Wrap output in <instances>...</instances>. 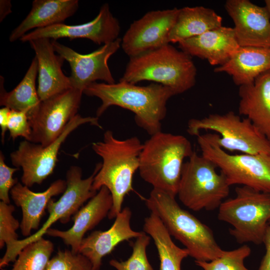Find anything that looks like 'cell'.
Here are the masks:
<instances>
[{"label":"cell","instance_id":"1","mask_svg":"<svg viewBox=\"0 0 270 270\" xmlns=\"http://www.w3.org/2000/svg\"><path fill=\"white\" fill-rule=\"evenodd\" d=\"M83 94L101 100L96 117L111 106L121 107L132 112L136 124L150 136L162 131L167 102L176 95L172 88L160 84L140 86L120 81L112 84L94 82L84 90Z\"/></svg>","mask_w":270,"mask_h":270},{"label":"cell","instance_id":"2","mask_svg":"<svg viewBox=\"0 0 270 270\" xmlns=\"http://www.w3.org/2000/svg\"><path fill=\"white\" fill-rule=\"evenodd\" d=\"M142 148L138 138L119 140L110 130L104 132L102 141L92 144V150L102 160L94 177L92 190L96 192L106 186L110 192L113 204L108 216L110 220L122 211L125 196L133 190V176L138 170Z\"/></svg>","mask_w":270,"mask_h":270},{"label":"cell","instance_id":"3","mask_svg":"<svg viewBox=\"0 0 270 270\" xmlns=\"http://www.w3.org/2000/svg\"><path fill=\"white\" fill-rule=\"evenodd\" d=\"M176 196L154 188L146 205L160 218L170 236L182 244L195 260L210 261L224 254L212 230L177 202Z\"/></svg>","mask_w":270,"mask_h":270},{"label":"cell","instance_id":"4","mask_svg":"<svg viewBox=\"0 0 270 270\" xmlns=\"http://www.w3.org/2000/svg\"><path fill=\"white\" fill-rule=\"evenodd\" d=\"M196 68L192 56L170 44L130 57L120 82L150 80L172 88L176 94L192 88Z\"/></svg>","mask_w":270,"mask_h":270},{"label":"cell","instance_id":"5","mask_svg":"<svg viewBox=\"0 0 270 270\" xmlns=\"http://www.w3.org/2000/svg\"><path fill=\"white\" fill-rule=\"evenodd\" d=\"M184 136L160 131L143 144L138 170L154 188L177 195L184 160L194 153Z\"/></svg>","mask_w":270,"mask_h":270},{"label":"cell","instance_id":"6","mask_svg":"<svg viewBox=\"0 0 270 270\" xmlns=\"http://www.w3.org/2000/svg\"><path fill=\"white\" fill-rule=\"evenodd\" d=\"M235 192L234 197L225 200L218 208V220L231 226L229 232L238 243L262 244L270 220V193L242 186Z\"/></svg>","mask_w":270,"mask_h":270},{"label":"cell","instance_id":"7","mask_svg":"<svg viewBox=\"0 0 270 270\" xmlns=\"http://www.w3.org/2000/svg\"><path fill=\"white\" fill-rule=\"evenodd\" d=\"M216 165L194 151L184 162L177 195L180 202L194 211L218 208L229 194L226 176Z\"/></svg>","mask_w":270,"mask_h":270},{"label":"cell","instance_id":"8","mask_svg":"<svg viewBox=\"0 0 270 270\" xmlns=\"http://www.w3.org/2000/svg\"><path fill=\"white\" fill-rule=\"evenodd\" d=\"M196 137L202 155L220 169L230 186L270 193V154H232L217 144L212 133H200Z\"/></svg>","mask_w":270,"mask_h":270},{"label":"cell","instance_id":"9","mask_svg":"<svg viewBox=\"0 0 270 270\" xmlns=\"http://www.w3.org/2000/svg\"><path fill=\"white\" fill-rule=\"evenodd\" d=\"M101 163L96 166L93 173L86 178H82V170L76 166H70L66 173V188L57 201L52 198L47 206L49 214L46 222L34 234L22 240H18L6 246V250L0 260V268L14 262L20 251L28 244L43 238L44 234L56 222L67 224L71 217L92 198L96 192L92 190V184L96 174L100 170Z\"/></svg>","mask_w":270,"mask_h":270},{"label":"cell","instance_id":"10","mask_svg":"<svg viewBox=\"0 0 270 270\" xmlns=\"http://www.w3.org/2000/svg\"><path fill=\"white\" fill-rule=\"evenodd\" d=\"M212 130L217 144L224 150L242 154H270V142L247 118L232 111L212 114L201 118H191L187 132L197 136L200 131Z\"/></svg>","mask_w":270,"mask_h":270},{"label":"cell","instance_id":"11","mask_svg":"<svg viewBox=\"0 0 270 270\" xmlns=\"http://www.w3.org/2000/svg\"><path fill=\"white\" fill-rule=\"evenodd\" d=\"M89 124L102 129L98 117H82L77 114L68 123L62 134L47 146L25 140L10 154L12 163L16 168H22V184L32 187L40 184L54 172L58 160L61 146L70 134L79 126Z\"/></svg>","mask_w":270,"mask_h":270},{"label":"cell","instance_id":"12","mask_svg":"<svg viewBox=\"0 0 270 270\" xmlns=\"http://www.w3.org/2000/svg\"><path fill=\"white\" fill-rule=\"evenodd\" d=\"M83 92L70 88L41 101L34 115L29 120L30 142L47 146L63 132L77 114Z\"/></svg>","mask_w":270,"mask_h":270},{"label":"cell","instance_id":"13","mask_svg":"<svg viewBox=\"0 0 270 270\" xmlns=\"http://www.w3.org/2000/svg\"><path fill=\"white\" fill-rule=\"evenodd\" d=\"M56 52L69 64L72 86L82 91L97 80L112 84L116 81L108 66V60L121 46L122 38L104 44L88 54H81L57 40H51Z\"/></svg>","mask_w":270,"mask_h":270},{"label":"cell","instance_id":"14","mask_svg":"<svg viewBox=\"0 0 270 270\" xmlns=\"http://www.w3.org/2000/svg\"><path fill=\"white\" fill-rule=\"evenodd\" d=\"M178 11L176 8L152 10L134 20L122 38L126 54L132 57L169 44V34Z\"/></svg>","mask_w":270,"mask_h":270},{"label":"cell","instance_id":"15","mask_svg":"<svg viewBox=\"0 0 270 270\" xmlns=\"http://www.w3.org/2000/svg\"><path fill=\"white\" fill-rule=\"evenodd\" d=\"M120 31V22L106 3L100 7L96 17L88 22L78 25L62 23L37 28L27 33L20 40L24 42L42 38L54 40L60 38H87L98 44L104 45L119 38Z\"/></svg>","mask_w":270,"mask_h":270},{"label":"cell","instance_id":"16","mask_svg":"<svg viewBox=\"0 0 270 270\" xmlns=\"http://www.w3.org/2000/svg\"><path fill=\"white\" fill-rule=\"evenodd\" d=\"M224 8L234 22L240 46L270 48V16L266 6L248 0H228Z\"/></svg>","mask_w":270,"mask_h":270},{"label":"cell","instance_id":"17","mask_svg":"<svg viewBox=\"0 0 270 270\" xmlns=\"http://www.w3.org/2000/svg\"><path fill=\"white\" fill-rule=\"evenodd\" d=\"M132 212L125 207L115 218L112 225L104 231L95 230L84 238L78 253L85 256L92 263L94 270H99L102 258L111 253L120 242L137 238L142 233L132 229Z\"/></svg>","mask_w":270,"mask_h":270},{"label":"cell","instance_id":"18","mask_svg":"<svg viewBox=\"0 0 270 270\" xmlns=\"http://www.w3.org/2000/svg\"><path fill=\"white\" fill-rule=\"evenodd\" d=\"M112 194L107 188L102 186L88 203L74 215V224L66 230L50 228L46 234L61 238L71 247L74 253H78L85 234L94 228L108 214L112 206Z\"/></svg>","mask_w":270,"mask_h":270},{"label":"cell","instance_id":"19","mask_svg":"<svg viewBox=\"0 0 270 270\" xmlns=\"http://www.w3.org/2000/svg\"><path fill=\"white\" fill-rule=\"evenodd\" d=\"M36 54L38 65V97L41 101L70 88V77L62 72L65 60L56 54L51 40L38 38L28 42Z\"/></svg>","mask_w":270,"mask_h":270},{"label":"cell","instance_id":"20","mask_svg":"<svg viewBox=\"0 0 270 270\" xmlns=\"http://www.w3.org/2000/svg\"><path fill=\"white\" fill-rule=\"evenodd\" d=\"M190 56L207 60L210 64H225L240 48L233 28L222 26L178 42Z\"/></svg>","mask_w":270,"mask_h":270},{"label":"cell","instance_id":"21","mask_svg":"<svg viewBox=\"0 0 270 270\" xmlns=\"http://www.w3.org/2000/svg\"><path fill=\"white\" fill-rule=\"evenodd\" d=\"M66 188V180L58 179L42 192H34L19 182L11 189L10 196L22 211L20 228L22 236L28 237L32 230L40 229V220L48 203L53 196L63 194Z\"/></svg>","mask_w":270,"mask_h":270},{"label":"cell","instance_id":"22","mask_svg":"<svg viewBox=\"0 0 270 270\" xmlns=\"http://www.w3.org/2000/svg\"><path fill=\"white\" fill-rule=\"evenodd\" d=\"M238 113L248 118L270 142V70L252 84L239 86Z\"/></svg>","mask_w":270,"mask_h":270},{"label":"cell","instance_id":"23","mask_svg":"<svg viewBox=\"0 0 270 270\" xmlns=\"http://www.w3.org/2000/svg\"><path fill=\"white\" fill-rule=\"evenodd\" d=\"M78 0H34L25 18L10 33V42L20 40L32 29L62 24L78 8Z\"/></svg>","mask_w":270,"mask_h":270},{"label":"cell","instance_id":"24","mask_svg":"<svg viewBox=\"0 0 270 270\" xmlns=\"http://www.w3.org/2000/svg\"><path fill=\"white\" fill-rule=\"evenodd\" d=\"M270 70V48L240 46L224 64L214 69L226 72L237 86L252 84L262 72Z\"/></svg>","mask_w":270,"mask_h":270},{"label":"cell","instance_id":"25","mask_svg":"<svg viewBox=\"0 0 270 270\" xmlns=\"http://www.w3.org/2000/svg\"><path fill=\"white\" fill-rule=\"evenodd\" d=\"M222 26V18L214 10L202 6L184 7L179 9L168 42L178 43Z\"/></svg>","mask_w":270,"mask_h":270},{"label":"cell","instance_id":"26","mask_svg":"<svg viewBox=\"0 0 270 270\" xmlns=\"http://www.w3.org/2000/svg\"><path fill=\"white\" fill-rule=\"evenodd\" d=\"M38 74L36 58L34 56L22 80L12 91L6 92L0 83V105L11 110L26 112L30 120L36 112L41 100L36 89Z\"/></svg>","mask_w":270,"mask_h":270},{"label":"cell","instance_id":"27","mask_svg":"<svg viewBox=\"0 0 270 270\" xmlns=\"http://www.w3.org/2000/svg\"><path fill=\"white\" fill-rule=\"evenodd\" d=\"M143 230L154 242L160 261V270H181L182 262L189 256L188 252L174 243L160 218L150 213L144 219Z\"/></svg>","mask_w":270,"mask_h":270},{"label":"cell","instance_id":"28","mask_svg":"<svg viewBox=\"0 0 270 270\" xmlns=\"http://www.w3.org/2000/svg\"><path fill=\"white\" fill-rule=\"evenodd\" d=\"M54 249L53 243L44 238L30 244L20 251L10 270H44Z\"/></svg>","mask_w":270,"mask_h":270},{"label":"cell","instance_id":"29","mask_svg":"<svg viewBox=\"0 0 270 270\" xmlns=\"http://www.w3.org/2000/svg\"><path fill=\"white\" fill-rule=\"evenodd\" d=\"M251 254L247 244L231 250H224L222 256L210 261L195 260L196 264L204 270H249L244 261Z\"/></svg>","mask_w":270,"mask_h":270},{"label":"cell","instance_id":"30","mask_svg":"<svg viewBox=\"0 0 270 270\" xmlns=\"http://www.w3.org/2000/svg\"><path fill=\"white\" fill-rule=\"evenodd\" d=\"M150 238L143 231L132 244V251L129 258L124 261L112 259L110 261V264L117 270H154L146 255Z\"/></svg>","mask_w":270,"mask_h":270},{"label":"cell","instance_id":"31","mask_svg":"<svg viewBox=\"0 0 270 270\" xmlns=\"http://www.w3.org/2000/svg\"><path fill=\"white\" fill-rule=\"evenodd\" d=\"M44 270H94L90 262L80 253L59 250Z\"/></svg>","mask_w":270,"mask_h":270},{"label":"cell","instance_id":"32","mask_svg":"<svg viewBox=\"0 0 270 270\" xmlns=\"http://www.w3.org/2000/svg\"><path fill=\"white\" fill-rule=\"evenodd\" d=\"M14 206L3 202H0V248L8 246L18 240L16 230L20 228V223L12 215Z\"/></svg>","mask_w":270,"mask_h":270},{"label":"cell","instance_id":"33","mask_svg":"<svg viewBox=\"0 0 270 270\" xmlns=\"http://www.w3.org/2000/svg\"><path fill=\"white\" fill-rule=\"evenodd\" d=\"M8 130L14 141L18 137L22 136L30 142L32 128L26 112L10 110Z\"/></svg>","mask_w":270,"mask_h":270},{"label":"cell","instance_id":"34","mask_svg":"<svg viewBox=\"0 0 270 270\" xmlns=\"http://www.w3.org/2000/svg\"><path fill=\"white\" fill-rule=\"evenodd\" d=\"M19 170L8 166L4 162L2 152H0V199L7 204H10L11 189L18 182L16 178H13V174Z\"/></svg>","mask_w":270,"mask_h":270},{"label":"cell","instance_id":"35","mask_svg":"<svg viewBox=\"0 0 270 270\" xmlns=\"http://www.w3.org/2000/svg\"><path fill=\"white\" fill-rule=\"evenodd\" d=\"M262 243L266 248V253L260 262L258 270H270V220L264 236Z\"/></svg>","mask_w":270,"mask_h":270},{"label":"cell","instance_id":"36","mask_svg":"<svg viewBox=\"0 0 270 270\" xmlns=\"http://www.w3.org/2000/svg\"><path fill=\"white\" fill-rule=\"evenodd\" d=\"M10 110L7 107H3L0 110V126L1 128V140L4 142L5 134L8 130L9 114Z\"/></svg>","mask_w":270,"mask_h":270},{"label":"cell","instance_id":"37","mask_svg":"<svg viewBox=\"0 0 270 270\" xmlns=\"http://www.w3.org/2000/svg\"><path fill=\"white\" fill-rule=\"evenodd\" d=\"M12 4L10 0H0V22L12 12Z\"/></svg>","mask_w":270,"mask_h":270},{"label":"cell","instance_id":"38","mask_svg":"<svg viewBox=\"0 0 270 270\" xmlns=\"http://www.w3.org/2000/svg\"><path fill=\"white\" fill-rule=\"evenodd\" d=\"M265 4L270 16V0H266Z\"/></svg>","mask_w":270,"mask_h":270}]
</instances>
